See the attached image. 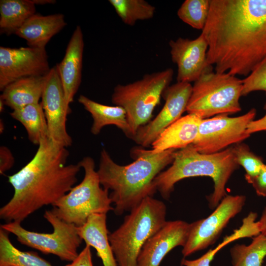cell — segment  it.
I'll list each match as a JSON object with an SVG mask.
<instances>
[{
	"mask_svg": "<svg viewBox=\"0 0 266 266\" xmlns=\"http://www.w3.org/2000/svg\"><path fill=\"white\" fill-rule=\"evenodd\" d=\"M201 34L216 72L247 76L266 61V0H210Z\"/></svg>",
	"mask_w": 266,
	"mask_h": 266,
	"instance_id": "obj_1",
	"label": "cell"
},
{
	"mask_svg": "<svg viewBox=\"0 0 266 266\" xmlns=\"http://www.w3.org/2000/svg\"><path fill=\"white\" fill-rule=\"evenodd\" d=\"M32 159L16 173L8 176L14 194L0 209L6 223H21L42 207L54 204L74 187L81 168L66 164L69 152L47 137L40 143Z\"/></svg>",
	"mask_w": 266,
	"mask_h": 266,
	"instance_id": "obj_2",
	"label": "cell"
},
{
	"mask_svg": "<svg viewBox=\"0 0 266 266\" xmlns=\"http://www.w3.org/2000/svg\"><path fill=\"white\" fill-rule=\"evenodd\" d=\"M176 149L155 153L151 149L134 148L131 151L134 161L121 166L116 164L105 149L100 152L97 172L102 187L111 191L109 197L117 215L131 211L157 190L156 177L172 164Z\"/></svg>",
	"mask_w": 266,
	"mask_h": 266,
	"instance_id": "obj_3",
	"label": "cell"
},
{
	"mask_svg": "<svg viewBox=\"0 0 266 266\" xmlns=\"http://www.w3.org/2000/svg\"><path fill=\"white\" fill-rule=\"evenodd\" d=\"M238 166L233 147L206 154L198 152L192 144L175 152L172 165L156 177L154 184L162 197L168 199L175 184L180 180L192 177H210L214 182V191L207 200L209 208L213 209L227 195L226 184Z\"/></svg>",
	"mask_w": 266,
	"mask_h": 266,
	"instance_id": "obj_4",
	"label": "cell"
},
{
	"mask_svg": "<svg viewBox=\"0 0 266 266\" xmlns=\"http://www.w3.org/2000/svg\"><path fill=\"white\" fill-rule=\"evenodd\" d=\"M166 213L163 201L148 197L130 211L117 229L109 233L118 266H136L144 244L166 223Z\"/></svg>",
	"mask_w": 266,
	"mask_h": 266,
	"instance_id": "obj_5",
	"label": "cell"
},
{
	"mask_svg": "<svg viewBox=\"0 0 266 266\" xmlns=\"http://www.w3.org/2000/svg\"><path fill=\"white\" fill-rule=\"evenodd\" d=\"M78 164L84 171L82 181L52 206V211L65 222L77 227L83 225L93 214L113 210L108 191L101 188L92 158L85 157Z\"/></svg>",
	"mask_w": 266,
	"mask_h": 266,
	"instance_id": "obj_6",
	"label": "cell"
},
{
	"mask_svg": "<svg viewBox=\"0 0 266 266\" xmlns=\"http://www.w3.org/2000/svg\"><path fill=\"white\" fill-rule=\"evenodd\" d=\"M173 74V70L168 68L146 74L139 80L126 85L118 84L114 88L112 102L125 110L133 137L140 127L150 121Z\"/></svg>",
	"mask_w": 266,
	"mask_h": 266,
	"instance_id": "obj_7",
	"label": "cell"
},
{
	"mask_svg": "<svg viewBox=\"0 0 266 266\" xmlns=\"http://www.w3.org/2000/svg\"><path fill=\"white\" fill-rule=\"evenodd\" d=\"M242 80L228 73L207 71L194 82L186 108L201 119L239 112Z\"/></svg>",
	"mask_w": 266,
	"mask_h": 266,
	"instance_id": "obj_8",
	"label": "cell"
},
{
	"mask_svg": "<svg viewBox=\"0 0 266 266\" xmlns=\"http://www.w3.org/2000/svg\"><path fill=\"white\" fill-rule=\"evenodd\" d=\"M44 218L51 224L53 232L40 233L26 230L16 222L6 223L0 228L14 234L21 244L44 254H51L61 260L72 262L78 256L82 242L77 227L59 218L53 211L46 210Z\"/></svg>",
	"mask_w": 266,
	"mask_h": 266,
	"instance_id": "obj_9",
	"label": "cell"
},
{
	"mask_svg": "<svg viewBox=\"0 0 266 266\" xmlns=\"http://www.w3.org/2000/svg\"><path fill=\"white\" fill-rule=\"evenodd\" d=\"M256 115V109L252 108L237 117L220 114L202 119L192 145L200 153L209 154L220 152L231 144L241 143L250 136L247 132V126Z\"/></svg>",
	"mask_w": 266,
	"mask_h": 266,
	"instance_id": "obj_10",
	"label": "cell"
},
{
	"mask_svg": "<svg viewBox=\"0 0 266 266\" xmlns=\"http://www.w3.org/2000/svg\"><path fill=\"white\" fill-rule=\"evenodd\" d=\"M245 201L243 195H227L207 217L191 223L188 237L182 250L183 256L213 244L230 220L241 211Z\"/></svg>",
	"mask_w": 266,
	"mask_h": 266,
	"instance_id": "obj_11",
	"label": "cell"
},
{
	"mask_svg": "<svg viewBox=\"0 0 266 266\" xmlns=\"http://www.w3.org/2000/svg\"><path fill=\"white\" fill-rule=\"evenodd\" d=\"M192 87L190 83L182 82L168 86L162 95L165 103L160 112L152 121L140 127L132 139L142 147L151 145L160 134L181 117L186 110Z\"/></svg>",
	"mask_w": 266,
	"mask_h": 266,
	"instance_id": "obj_12",
	"label": "cell"
},
{
	"mask_svg": "<svg viewBox=\"0 0 266 266\" xmlns=\"http://www.w3.org/2000/svg\"><path fill=\"white\" fill-rule=\"evenodd\" d=\"M51 68L45 48L0 47V90L19 79L44 76Z\"/></svg>",
	"mask_w": 266,
	"mask_h": 266,
	"instance_id": "obj_13",
	"label": "cell"
},
{
	"mask_svg": "<svg viewBox=\"0 0 266 266\" xmlns=\"http://www.w3.org/2000/svg\"><path fill=\"white\" fill-rule=\"evenodd\" d=\"M41 104L47 121L49 137L65 147L70 146L72 140L66 131V122L71 111L66 103L56 66L47 74Z\"/></svg>",
	"mask_w": 266,
	"mask_h": 266,
	"instance_id": "obj_14",
	"label": "cell"
},
{
	"mask_svg": "<svg viewBox=\"0 0 266 266\" xmlns=\"http://www.w3.org/2000/svg\"><path fill=\"white\" fill-rule=\"evenodd\" d=\"M169 45L172 61L177 66V82H195L202 74L213 70L207 61L208 44L202 34L193 40H170Z\"/></svg>",
	"mask_w": 266,
	"mask_h": 266,
	"instance_id": "obj_15",
	"label": "cell"
},
{
	"mask_svg": "<svg viewBox=\"0 0 266 266\" xmlns=\"http://www.w3.org/2000/svg\"><path fill=\"white\" fill-rule=\"evenodd\" d=\"M191 225L182 220L166 221L144 244L135 266H159L172 249L177 246H184Z\"/></svg>",
	"mask_w": 266,
	"mask_h": 266,
	"instance_id": "obj_16",
	"label": "cell"
},
{
	"mask_svg": "<svg viewBox=\"0 0 266 266\" xmlns=\"http://www.w3.org/2000/svg\"><path fill=\"white\" fill-rule=\"evenodd\" d=\"M84 46L82 31L77 26L68 42L64 58L56 66L69 106L81 82Z\"/></svg>",
	"mask_w": 266,
	"mask_h": 266,
	"instance_id": "obj_17",
	"label": "cell"
},
{
	"mask_svg": "<svg viewBox=\"0 0 266 266\" xmlns=\"http://www.w3.org/2000/svg\"><path fill=\"white\" fill-rule=\"evenodd\" d=\"M201 119L194 114L180 117L167 127L152 143L155 153L169 149H181L195 141Z\"/></svg>",
	"mask_w": 266,
	"mask_h": 266,
	"instance_id": "obj_18",
	"label": "cell"
},
{
	"mask_svg": "<svg viewBox=\"0 0 266 266\" xmlns=\"http://www.w3.org/2000/svg\"><path fill=\"white\" fill-rule=\"evenodd\" d=\"M66 24L62 14L43 16L35 13L30 17L15 34L24 39L28 47L45 48L51 38Z\"/></svg>",
	"mask_w": 266,
	"mask_h": 266,
	"instance_id": "obj_19",
	"label": "cell"
},
{
	"mask_svg": "<svg viewBox=\"0 0 266 266\" xmlns=\"http://www.w3.org/2000/svg\"><path fill=\"white\" fill-rule=\"evenodd\" d=\"M77 231L86 245L96 249L103 266H118L108 240L106 214H92L83 225L77 227Z\"/></svg>",
	"mask_w": 266,
	"mask_h": 266,
	"instance_id": "obj_20",
	"label": "cell"
},
{
	"mask_svg": "<svg viewBox=\"0 0 266 266\" xmlns=\"http://www.w3.org/2000/svg\"><path fill=\"white\" fill-rule=\"evenodd\" d=\"M47 74L17 80L5 87L0 99L13 110L39 103L46 84Z\"/></svg>",
	"mask_w": 266,
	"mask_h": 266,
	"instance_id": "obj_21",
	"label": "cell"
},
{
	"mask_svg": "<svg viewBox=\"0 0 266 266\" xmlns=\"http://www.w3.org/2000/svg\"><path fill=\"white\" fill-rule=\"evenodd\" d=\"M78 100L91 114L93 122L91 132L93 134H98L106 126L114 125L132 139L133 134L127 120L126 112L123 107L101 104L84 95H80Z\"/></svg>",
	"mask_w": 266,
	"mask_h": 266,
	"instance_id": "obj_22",
	"label": "cell"
},
{
	"mask_svg": "<svg viewBox=\"0 0 266 266\" xmlns=\"http://www.w3.org/2000/svg\"><path fill=\"white\" fill-rule=\"evenodd\" d=\"M35 11L33 0H0V33L15 34Z\"/></svg>",
	"mask_w": 266,
	"mask_h": 266,
	"instance_id": "obj_23",
	"label": "cell"
},
{
	"mask_svg": "<svg viewBox=\"0 0 266 266\" xmlns=\"http://www.w3.org/2000/svg\"><path fill=\"white\" fill-rule=\"evenodd\" d=\"M10 115L23 125L29 139L33 144L38 146L42 140L49 137L47 121L41 103L13 110Z\"/></svg>",
	"mask_w": 266,
	"mask_h": 266,
	"instance_id": "obj_24",
	"label": "cell"
},
{
	"mask_svg": "<svg viewBox=\"0 0 266 266\" xmlns=\"http://www.w3.org/2000/svg\"><path fill=\"white\" fill-rule=\"evenodd\" d=\"M9 233L0 229V266H52L33 251H23L11 243Z\"/></svg>",
	"mask_w": 266,
	"mask_h": 266,
	"instance_id": "obj_25",
	"label": "cell"
},
{
	"mask_svg": "<svg viewBox=\"0 0 266 266\" xmlns=\"http://www.w3.org/2000/svg\"><path fill=\"white\" fill-rule=\"evenodd\" d=\"M230 253L233 266H262L266 257V235L255 236L248 245H235Z\"/></svg>",
	"mask_w": 266,
	"mask_h": 266,
	"instance_id": "obj_26",
	"label": "cell"
},
{
	"mask_svg": "<svg viewBox=\"0 0 266 266\" xmlns=\"http://www.w3.org/2000/svg\"><path fill=\"white\" fill-rule=\"evenodd\" d=\"M121 20L133 26L139 20L152 18L155 7L144 0H109Z\"/></svg>",
	"mask_w": 266,
	"mask_h": 266,
	"instance_id": "obj_27",
	"label": "cell"
},
{
	"mask_svg": "<svg viewBox=\"0 0 266 266\" xmlns=\"http://www.w3.org/2000/svg\"><path fill=\"white\" fill-rule=\"evenodd\" d=\"M210 0H186L177 11L183 22L192 28L202 30L208 16Z\"/></svg>",
	"mask_w": 266,
	"mask_h": 266,
	"instance_id": "obj_28",
	"label": "cell"
},
{
	"mask_svg": "<svg viewBox=\"0 0 266 266\" xmlns=\"http://www.w3.org/2000/svg\"><path fill=\"white\" fill-rule=\"evenodd\" d=\"M233 153L238 165L245 169V178L247 182L257 176L265 164L262 159L251 151L245 143H239L233 147Z\"/></svg>",
	"mask_w": 266,
	"mask_h": 266,
	"instance_id": "obj_29",
	"label": "cell"
},
{
	"mask_svg": "<svg viewBox=\"0 0 266 266\" xmlns=\"http://www.w3.org/2000/svg\"><path fill=\"white\" fill-rule=\"evenodd\" d=\"M242 83L241 96L257 91H264L266 95V61L243 79Z\"/></svg>",
	"mask_w": 266,
	"mask_h": 266,
	"instance_id": "obj_30",
	"label": "cell"
},
{
	"mask_svg": "<svg viewBox=\"0 0 266 266\" xmlns=\"http://www.w3.org/2000/svg\"><path fill=\"white\" fill-rule=\"evenodd\" d=\"M248 183L252 185L258 196L266 197V165L264 164L259 174Z\"/></svg>",
	"mask_w": 266,
	"mask_h": 266,
	"instance_id": "obj_31",
	"label": "cell"
},
{
	"mask_svg": "<svg viewBox=\"0 0 266 266\" xmlns=\"http://www.w3.org/2000/svg\"><path fill=\"white\" fill-rule=\"evenodd\" d=\"M14 156L9 148L4 146L0 148V173L3 174L14 164Z\"/></svg>",
	"mask_w": 266,
	"mask_h": 266,
	"instance_id": "obj_32",
	"label": "cell"
},
{
	"mask_svg": "<svg viewBox=\"0 0 266 266\" xmlns=\"http://www.w3.org/2000/svg\"><path fill=\"white\" fill-rule=\"evenodd\" d=\"M65 266H94L92 262L91 247L86 245L77 257L71 263Z\"/></svg>",
	"mask_w": 266,
	"mask_h": 266,
	"instance_id": "obj_33",
	"label": "cell"
},
{
	"mask_svg": "<svg viewBox=\"0 0 266 266\" xmlns=\"http://www.w3.org/2000/svg\"><path fill=\"white\" fill-rule=\"evenodd\" d=\"M264 108L266 110V103ZM261 131H266V113L260 119L252 121L247 126V132L250 135Z\"/></svg>",
	"mask_w": 266,
	"mask_h": 266,
	"instance_id": "obj_34",
	"label": "cell"
},
{
	"mask_svg": "<svg viewBox=\"0 0 266 266\" xmlns=\"http://www.w3.org/2000/svg\"><path fill=\"white\" fill-rule=\"evenodd\" d=\"M260 233L266 235V207L265 208L260 219L258 221Z\"/></svg>",
	"mask_w": 266,
	"mask_h": 266,
	"instance_id": "obj_35",
	"label": "cell"
},
{
	"mask_svg": "<svg viewBox=\"0 0 266 266\" xmlns=\"http://www.w3.org/2000/svg\"><path fill=\"white\" fill-rule=\"evenodd\" d=\"M33 0L35 5L53 3L55 2V0Z\"/></svg>",
	"mask_w": 266,
	"mask_h": 266,
	"instance_id": "obj_36",
	"label": "cell"
},
{
	"mask_svg": "<svg viewBox=\"0 0 266 266\" xmlns=\"http://www.w3.org/2000/svg\"><path fill=\"white\" fill-rule=\"evenodd\" d=\"M5 105L4 102L2 100H0V112H2L4 109V106Z\"/></svg>",
	"mask_w": 266,
	"mask_h": 266,
	"instance_id": "obj_37",
	"label": "cell"
},
{
	"mask_svg": "<svg viewBox=\"0 0 266 266\" xmlns=\"http://www.w3.org/2000/svg\"></svg>",
	"mask_w": 266,
	"mask_h": 266,
	"instance_id": "obj_38",
	"label": "cell"
}]
</instances>
